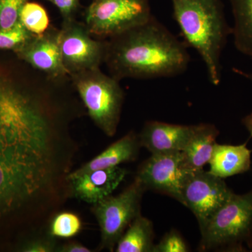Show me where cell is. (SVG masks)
I'll list each match as a JSON object with an SVG mask.
<instances>
[{
	"mask_svg": "<svg viewBox=\"0 0 252 252\" xmlns=\"http://www.w3.org/2000/svg\"><path fill=\"white\" fill-rule=\"evenodd\" d=\"M193 127L150 121L146 123L138 137L140 146L152 154L181 152L191 136Z\"/></svg>",
	"mask_w": 252,
	"mask_h": 252,
	"instance_id": "obj_13",
	"label": "cell"
},
{
	"mask_svg": "<svg viewBox=\"0 0 252 252\" xmlns=\"http://www.w3.org/2000/svg\"><path fill=\"white\" fill-rule=\"evenodd\" d=\"M145 190L135 179L119 195H109L93 205L92 212L100 230V250H114L127 227L140 215L141 200Z\"/></svg>",
	"mask_w": 252,
	"mask_h": 252,
	"instance_id": "obj_7",
	"label": "cell"
},
{
	"mask_svg": "<svg viewBox=\"0 0 252 252\" xmlns=\"http://www.w3.org/2000/svg\"><path fill=\"white\" fill-rule=\"evenodd\" d=\"M252 151L246 143L241 145L217 144L209 164L210 173L224 179L250 170Z\"/></svg>",
	"mask_w": 252,
	"mask_h": 252,
	"instance_id": "obj_16",
	"label": "cell"
},
{
	"mask_svg": "<svg viewBox=\"0 0 252 252\" xmlns=\"http://www.w3.org/2000/svg\"><path fill=\"white\" fill-rule=\"evenodd\" d=\"M187 244L178 232L175 230L165 234L158 245H154L153 252H187Z\"/></svg>",
	"mask_w": 252,
	"mask_h": 252,
	"instance_id": "obj_24",
	"label": "cell"
},
{
	"mask_svg": "<svg viewBox=\"0 0 252 252\" xmlns=\"http://www.w3.org/2000/svg\"><path fill=\"white\" fill-rule=\"evenodd\" d=\"M69 78L91 120L106 135H115L124 101L119 81L104 74L100 68L72 74Z\"/></svg>",
	"mask_w": 252,
	"mask_h": 252,
	"instance_id": "obj_5",
	"label": "cell"
},
{
	"mask_svg": "<svg viewBox=\"0 0 252 252\" xmlns=\"http://www.w3.org/2000/svg\"><path fill=\"white\" fill-rule=\"evenodd\" d=\"M171 2L184 42L200 55L210 82L220 85V57L228 36L233 33L221 0H171Z\"/></svg>",
	"mask_w": 252,
	"mask_h": 252,
	"instance_id": "obj_3",
	"label": "cell"
},
{
	"mask_svg": "<svg viewBox=\"0 0 252 252\" xmlns=\"http://www.w3.org/2000/svg\"><path fill=\"white\" fill-rule=\"evenodd\" d=\"M117 252H153L152 222L142 215L132 220L117 244Z\"/></svg>",
	"mask_w": 252,
	"mask_h": 252,
	"instance_id": "obj_18",
	"label": "cell"
},
{
	"mask_svg": "<svg viewBox=\"0 0 252 252\" xmlns=\"http://www.w3.org/2000/svg\"><path fill=\"white\" fill-rule=\"evenodd\" d=\"M59 44L63 65L69 75L97 69L104 63L106 40L91 35L84 23L63 21Z\"/></svg>",
	"mask_w": 252,
	"mask_h": 252,
	"instance_id": "obj_8",
	"label": "cell"
},
{
	"mask_svg": "<svg viewBox=\"0 0 252 252\" xmlns=\"http://www.w3.org/2000/svg\"><path fill=\"white\" fill-rule=\"evenodd\" d=\"M200 230L203 251L252 249V189L243 195L233 194Z\"/></svg>",
	"mask_w": 252,
	"mask_h": 252,
	"instance_id": "obj_4",
	"label": "cell"
},
{
	"mask_svg": "<svg viewBox=\"0 0 252 252\" xmlns=\"http://www.w3.org/2000/svg\"><path fill=\"white\" fill-rule=\"evenodd\" d=\"M233 71H234V72L237 73V74L243 76V77H245L246 79H248L249 80L252 81V74H249V73L243 72V71L240 70V69H235V68L233 69Z\"/></svg>",
	"mask_w": 252,
	"mask_h": 252,
	"instance_id": "obj_28",
	"label": "cell"
},
{
	"mask_svg": "<svg viewBox=\"0 0 252 252\" xmlns=\"http://www.w3.org/2000/svg\"><path fill=\"white\" fill-rule=\"evenodd\" d=\"M33 36L19 21L11 29L0 30V49L18 51Z\"/></svg>",
	"mask_w": 252,
	"mask_h": 252,
	"instance_id": "obj_21",
	"label": "cell"
},
{
	"mask_svg": "<svg viewBox=\"0 0 252 252\" xmlns=\"http://www.w3.org/2000/svg\"><path fill=\"white\" fill-rule=\"evenodd\" d=\"M82 222L80 217L70 212H63L53 218L49 233L56 238H71L80 233Z\"/></svg>",
	"mask_w": 252,
	"mask_h": 252,
	"instance_id": "obj_20",
	"label": "cell"
},
{
	"mask_svg": "<svg viewBox=\"0 0 252 252\" xmlns=\"http://www.w3.org/2000/svg\"><path fill=\"white\" fill-rule=\"evenodd\" d=\"M233 12V41L241 54L252 59V0H228Z\"/></svg>",
	"mask_w": 252,
	"mask_h": 252,
	"instance_id": "obj_17",
	"label": "cell"
},
{
	"mask_svg": "<svg viewBox=\"0 0 252 252\" xmlns=\"http://www.w3.org/2000/svg\"><path fill=\"white\" fill-rule=\"evenodd\" d=\"M128 171L122 167L96 170L67 181L71 197L94 204L112 195Z\"/></svg>",
	"mask_w": 252,
	"mask_h": 252,
	"instance_id": "obj_12",
	"label": "cell"
},
{
	"mask_svg": "<svg viewBox=\"0 0 252 252\" xmlns=\"http://www.w3.org/2000/svg\"><path fill=\"white\" fill-rule=\"evenodd\" d=\"M140 147L138 136L131 131L120 140L111 144L90 161L68 173L65 177L66 182L89 172L119 166L124 162L134 160L137 157Z\"/></svg>",
	"mask_w": 252,
	"mask_h": 252,
	"instance_id": "obj_14",
	"label": "cell"
},
{
	"mask_svg": "<svg viewBox=\"0 0 252 252\" xmlns=\"http://www.w3.org/2000/svg\"><path fill=\"white\" fill-rule=\"evenodd\" d=\"M26 0H0V30H9L19 22Z\"/></svg>",
	"mask_w": 252,
	"mask_h": 252,
	"instance_id": "obj_22",
	"label": "cell"
},
{
	"mask_svg": "<svg viewBox=\"0 0 252 252\" xmlns=\"http://www.w3.org/2000/svg\"><path fill=\"white\" fill-rule=\"evenodd\" d=\"M187 46L152 16L144 24L107 39L104 63L118 81L174 77L188 67Z\"/></svg>",
	"mask_w": 252,
	"mask_h": 252,
	"instance_id": "obj_2",
	"label": "cell"
},
{
	"mask_svg": "<svg viewBox=\"0 0 252 252\" xmlns=\"http://www.w3.org/2000/svg\"><path fill=\"white\" fill-rule=\"evenodd\" d=\"M60 30L50 28L41 35H34L18 50L20 57L37 72L57 82L70 80L63 64L59 44Z\"/></svg>",
	"mask_w": 252,
	"mask_h": 252,
	"instance_id": "obj_11",
	"label": "cell"
},
{
	"mask_svg": "<svg viewBox=\"0 0 252 252\" xmlns=\"http://www.w3.org/2000/svg\"><path fill=\"white\" fill-rule=\"evenodd\" d=\"M233 194L223 179L203 169L189 170L182 185L181 203L193 212L202 228Z\"/></svg>",
	"mask_w": 252,
	"mask_h": 252,
	"instance_id": "obj_9",
	"label": "cell"
},
{
	"mask_svg": "<svg viewBox=\"0 0 252 252\" xmlns=\"http://www.w3.org/2000/svg\"><path fill=\"white\" fill-rule=\"evenodd\" d=\"M49 1H51V0H49Z\"/></svg>",
	"mask_w": 252,
	"mask_h": 252,
	"instance_id": "obj_29",
	"label": "cell"
},
{
	"mask_svg": "<svg viewBox=\"0 0 252 252\" xmlns=\"http://www.w3.org/2000/svg\"><path fill=\"white\" fill-rule=\"evenodd\" d=\"M189 171L183 166L181 152L152 154L141 165L135 180L146 190L167 194L181 203L182 185Z\"/></svg>",
	"mask_w": 252,
	"mask_h": 252,
	"instance_id": "obj_10",
	"label": "cell"
},
{
	"mask_svg": "<svg viewBox=\"0 0 252 252\" xmlns=\"http://www.w3.org/2000/svg\"><path fill=\"white\" fill-rule=\"evenodd\" d=\"M57 247L55 238L48 234L24 240L18 244L16 250L24 252H56Z\"/></svg>",
	"mask_w": 252,
	"mask_h": 252,
	"instance_id": "obj_23",
	"label": "cell"
},
{
	"mask_svg": "<svg viewBox=\"0 0 252 252\" xmlns=\"http://www.w3.org/2000/svg\"><path fill=\"white\" fill-rule=\"evenodd\" d=\"M219 134L216 126L212 124L194 126L191 136L181 152L184 167L191 171L203 169L211 159Z\"/></svg>",
	"mask_w": 252,
	"mask_h": 252,
	"instance_id": "obj_15",
	"label": "cell"
},
{
	"mask_svg": "<svg viewBox=\"0 0 252 252\" xmlns=\"http://www.w3.org/2000/svg\"><path fill=\"white\" fill-rule=\"evenodd\" d=\"M19 21L33 35H41L50 28L49 15L37 3L26 2L20 13Z\"/></svg>",
	"mask_w": 252,
	"mask_h": 252,
	"instance_id": "obj_19",
	"label": "cell"
},
{
	"mask_svg": "<svg viewBox=\"0 0 252 252\" xmlns=\"http://www.w3.org/2000/svg\"><path fill=\"white\" fill-rule=\"evenodd\" d=\"M59 252H91L92 250L77 242H69L57 247Z\"/></svg>",
	"mask_w": 252,
	"mask_h": 252,
	"instance_id": "obj_26",
	"label": "cell"
},
{
	"mask_svg": "<svg viewBox=\"0 0 252 252\" xmlns=\"http://www.w3.org/2000/svg\"><path fill=\"white\" fill-rule=\"evenodd\" d=\"M148 0H94L84 25L96 39L107 40L147 22L152 17Z\"/></svg>",
	"mask_w": 252,
	"mask_h": 252,
	"instance_id": "obj_6",
	"label": "cell"
},
{
	"mask_svg": "<svg viewBox=\"0 0 252 252\" xmlns=\"http://www.w3.org/2000/svg\"><path fill=\"white\" fill-rule=\"evenodd\" d=\"M242 122H243V125L245 126L247 130L250 132V133L252 136V113L243 118Z\"/></svg>",
	"mask_w": 252,
	"mask_h": 252,
	"instance_id": "obj_27",
	"label": "cell"
},
{
	"mask_svg": "<svg viewBox=\"0 0 252 252\" xmlns=\"http://www.w3.org/2000/svg\"><path fill=\"white\" fill-rule=\"evenodd\" d=\"M67 119L45 86L0 74V238L22 226L56 190Z\"/></svg>",
	"mask_w": 252,
	"mask_h": 252,
	"instance_id": "obj_1",
	"label": "cell"
},
{
	"mask_svg": "<svg viewBox=\"0 0 252 252\" xmlns=\"http://www.w3.org/2000/svg\"><path fill=\"white\" fill-rule=\"evenodd\" d=\"M62 15L63 21L75 19L74 14L79 5V0H51Z\"/></svg>",
	"mask_w": 252,
	"mask_h": 252,
	"instance_id": "obj_25",
	"label": "cell"
}]
</instances>
